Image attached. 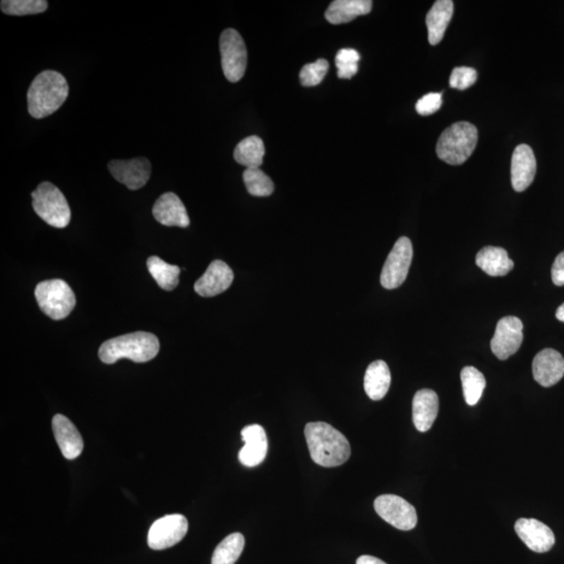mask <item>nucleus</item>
Here are the masks:
<instances>
[{
    "instance_id": "f8f14e48",
    "label": "nucleus",
    "mask_w": 564,
    "mask_h": 564,
    "mask_svg": "<svg viewBox=\"0 0 564 564\" xmlns=\"http://www.w3.org/2000/svg\"><path fill=\"white\" fill-rule=\"evenodd\" d=\"M108 168L115 180L131 191L140 190L148 184L152 172L151 162L145 157L130 161H114L109 162Z\"/></svg>"
},
{
    "instance_id": "cd10ccee",
    "label": "nucleus",
    "mask_w": 564,
    "mask_h": 564,
    "mask_svg": "<svg viewBox=\"0 0 564 564\" xmlns=\"http://www.w3.org/2000/svg\"><path fill=\"white\" fill-rule=\"evenodd\" d=\"M461 381L464 398L468 405H475L479 403L486 387V380L483 373L477 368L464 367L461 372Z\"/></svg>"
},
{
    "instance_id": "dca6fc26",
    "label": "nucleus",
    "mask_w": 564,
    "mask_h": 564,
    "mask_svg": "<svg viewBox=\"0 0 564 564\" xmlns=\"http://www.w3.org/2000/svg\"><path fill=\"white\" fill-rule=\"evenodd\" d=\"M234 275L228 264L215 261L209 264L207 272L195 284V291L202 297H214L231 287Z\"/></svg>"
},
{
    "instance_id": "f3484780",
    "label": "nucleus",
    "mask_w": 564,
    "mask_h": 564,
    "mask_svg": "<svg viewBox=\"0 0 564 564\" xmlns=\"http://www.w3.org/2000/svg\"><path fill=\"white\" fill-rule=\"evenodd\" d=\"M532 370L534 380L539 385L554 386L563 378L564 358L554 349H544L534 357Z\"/></svg>"
},
{
    "instance_id": "2f4dec72",
    "label": "nucleus",
    "mask_w": 564,
    "mask_h": 564,
    "mask_svg": "<svg viewBox=\"0 0 564 564\" xmlns=\"http://www.w3.org/2000/svg\"><path fill=\"white\" fill-rule=\"evenodd\" d=\"M329 64L325 59H319L314 63L307 64L302 69V84L305 87L319 85L328 72Z\"/></svg>"
},
{
    "instance_id": "9b49d317",
    "label": "nucleus",
    "mask_w": 564,
    "mask_h": 564,
    "mask_svg": "<svg viewBox=\"0 0 564 564\" xmlns=\"http://www.w3.org/2000/svg\"><path fill=\"white\" fill-rule=\"evenodd\" d=\"M522 322L514 316L504 317L497 322L495 336L491 340V350L499 360H507L521 349L524 333Z\"/></svg>"
},
{
    "instance_id": "39448f33",
    "label": "nucleus",
    "mask_w": 564,
    "mask_h": 564,
    "mask_svg": "<svg viewBox=\"0 0 564 564\" xmlns=\"http://www.w3.org/2000/svg\"><path fill=\"white\" fill-rule=\"evenodd\" d=\"M33 208L47 224L66 228L72 219V211L62 192L51 182H43L32 192Z\"/></svg>"
},
{
    "instance_id": "0eeeda50",
    "label": "nucleus",
    "mask_w": 564,
    "mask_h": 564,
    "mask_svg": "<svg viewBox=\"0 0 564 564\" xmlns=\"http://www.w3.org/2000/svg\"><path fill=\"white\" fill-rule=\"evenodd\" d=\"M222 68L226 79L231 83L243 79L246 73L248 52L245 41L234 28H227L220 38Z\"/></svg>"
},
{
    "instance_id": "2eb2a0df",
    "label": "nucleus",
    "mask_w": 564,
    "mask_h": 564,
    "mask_svg": "<svg viewBox=\"0 0 564 564\" xmlns=\"http://www.w3.org/2000/svg\"><path fill=\"white\" fill-rule=\"evenodd\" d=\"M244 448L239 452V460L246 467H255L266 459L268 439L266 431L260 425H251L243 428Z\"/></svg>"
},
{
    "instance_id": "4468645a",
    "label": "nucleus",
    "mask_w": 564,
    "mask_h": 564,
    "mask_svg": "<svg viewBox=\"0 0 564 564\" xmlns=\"http://www.w3.org/2000/svg\"><path fill=\"white\" fill-rule=\"evenodd\" d=\"M537 158L530 145H517L511 160V184L521 192L532 184L537 175Z\"/></svg>"
},
{
    "instance_id": "e433bc0d",
    "label": "nucleus",
    "mask_w": 564,
    "mask_h": 564,
    "mask_svg": "<svg viewBox=\"0 0 564 564\" xmlns=\"http://www.w3.org/2000/svg\"><path fill=\"white\" fill-rule=\"evenodd\" d=\"M556 318L561 322H564V303L557 309Z\"/></svg>"
},
{
    "instance_id": "c756f323",
    "label": "nucleus",
    "mask_w": 564,
    "mask_h": 564,
    "mask_svg": "<svg viewBox=\"0 0 564 564\" xmlns=\"http://www.w3.org/2000/svg\"><path fill=\"white\" fill-rule=\"evenodd\" d=\"M0 8L7 15L27 16L43 13L49 4L45 0H3Z\"/></svg>"
},
{
    "instance_id": "a878e982",
    "label": "nucleus",
    "mask_w": 564,
    "mask_h": 564,
    "mask_svg": "<svg viewBox=\"0 0 564 564\" xmlns=\"http://www.w3.org/2000/svg\"><path fill=\"white\" fill-rule=\"evenodd\" d=\"M149 272L161 289L173 291L179 285L180 268L163 262L158 256H151L146 262Z\"/></svg>"
},
{
    "instance_id": "4be33fe9",
    "label": "nucleus",
    "mask_w": 564,
    "mask_h": 564,
    "mask_svg": "<svg viewBox=\"0 0 564 564\" xmlns=\"http://www.w3.org/2000/svg\"><path fill=\"white\" fill-rule=\"evenodd\" d=\"M372 0H336L329 4L325 12V19L332 25H343L367 15L372 10Z\"/></svg>"
},
{
    "instance_id": "6e6552de",
    "label": "nucleus",
    "mask_w": 564,
    "mask_h": 564,
    "mask_svg": "<svg viewBox=\"0 0 564 564\" xmlns=\"http://www.w3.org/2000/svg\"><path fill=\"white\" fill-rule=\"evenodd\" d=\"M413 260V246L410 239L403 237L397 239L388 255L380 274V284L387 290H395L407 279L411 263Z\"/></svg>"
},
{
    "instance_id": "20e7f679",
    "label": "nucleus",
    "mask_w": 564,
    "mask_h": 564,
    "mask_svg": "<svg viewBox=\"0 0 564 564\" xmlns=\"http://www.w3.org/2000/svg\"><path fill=\"white\" fill-rule=\"evenodd\" d=\"M478 144V129L468 121H458L445 129L438 139L439 160L450 166H461L473 155Z\"/></svg>"
},
{
    "instance_id": "393cba45",
    "label": "nucleus",
    "mask_w": 564,
    "mask_h": 564,
    "mask_svg": "<svg viewBox=\"0 0 564 564\" xmlns=\"http://www.w3.org/2000/svg\"><path fill=\"white\" fill-rule=\"evenodd\" d=\"M266 148L262 138L249 137L237 145L234 150V160L247 168H260L262 164Z\"/></svg>"
},
{
    "instance_id": "72a5a7b5",
    "label": "nucleus",
    "mask_w": 564,
    "mask_h": 564,
    "mask_svg": "<svg viewBox=\"0 0 564 564\" xmlns=\"http://www.w3.org/2000/svg\"><path fill=\"white\" fill-rule=\"evenodd\" d=\"M443 94L442 93H427L423 96L416 104L417 114L427 116L431 115L442 108Z\"/></svg>"
},
{
    "instance_id": "b1692460",
    "label": "nucleus",
    "mask_w": 564,
    "mask_h": 564,
    "mask_svg": "<svg viewBox=\"0 0 564 564\" xmlns=\"http://www.w3.org/2000/svg\"><path fill=\"white\" fill-rule=\"evenodd\" d=\"M391 385V372L387 363L375 361L370 364L364 378V388L370 399L380 401L383 399Z\"/></svg>"
},
{
    "instance_id": "1a4fd4ad",
    "label": "nucleus",
    "mask_w": 564,
    "mask_h": 564,
    "mask_svg": "<svg viewBox=\"0 0 564 564\" xmlns=\"http://www.w3.org/2000/svg\"><path fill=\"white\" fill-rule=\"evenodd\" d=\"M374 508L381 519L398 530H412L419 521L412 505L396 495L379 497L374 501Z\"/></svg>"
},
{
    "instance_id": "473e14b6",
    "label": "nucleus",
    "mask_w": 564,
    "mask_h": 564,
    "mask_svg": "<svg viewBox=\"0 0 564 564\" xmlns=\"http://www.w3.org/2000/svg\"><path fill=\"white\" fill-rule=\"evenodd\" d=\"M477 79V70L467 67H456L450 74V85L455 90H466L472 87Z\"/></svg>"
},
{
    "instance_id": "f257e3e1",
    "label": "nucleus",
    "mask_w": 564,
    "mask_h": 564,
    "mask_svg": "<svg viewBox=\"0 0 564 564\" xmlns=\"http://www.w3.org/2000/svg\"><path fill=\"white\" fill-rule=\"evenodd\" d=\"M304 436L311 460L323 467H336L348 462L351 448L348 438L326 422H309Z\"/></svg>"
},
{
    "instance_id": "423d86ee",
    "label": "nucleus",
    "mask_w": 564,
    "mask_h": 564,
    "mask_svg": "<svg viewBox=\"0 0 564 564\" xmlns=\"http://www.w3.org/2000/svg\"><path fill=\"white\" fill-rule=\"evenodd\" d=\"M35 297L41 310L54 320L66 319L75 307V296L66 281L51 279L40 282Z\"/></svg>"
},
{
    "instance_id": "aec40b11",
    "label": "nucleus",
    "mask_w": 564,
    "mask_h": 564,
    "mask_svg": "<svg viewBox=\"0 0 564 564\" xmlns=\"http://www.w3.org/2000/svg\"><path fill=\"white\" fill-rule=\"evenodd\" d=\"M439 411L437 393L430 389H422L413 398V422L417 431L426 433L434 425Z\"/></svg>"
},
{
    "instance_id": "7ed1b4c3",
    "label": "nucleus",
    "mask_w": 564,
    "mask_h": 564,
    "mask_svg": "<svg viewBox=\"0 0 564 564\" xmlns=\"http://www.w3.org/2000/svg\"><path fill=\"white\" fill-rule=\"evenodd\" d=\"M160 349V341L155 334L137 332L106 341L98 350V356L105 364H114L121 358L145 363L153 360Z\"/></svg>"
},
{
    "instance_id": "c9c22d12",
    "label": "nucleus",
    "mask_w": 564,
    "mask_h": 564,
    "mask_svg": "<svg viewBox=\"0 0 564 564\" xmlns=\"http://www.w3.org/2000/svg\"><path fill=\"white\" fill-rule=\"evenodd\" d=\"M356 564H387L383 560H379V558L364 555L357 558Z\"/></svg>"
},
{
    "instance_id": "f704fd0d",
    "label": "nucleus",
    "mask_w": 564,
    "mask_h": 564,
    "mask_svg": "<svg viewBox=\"0 0 564 564\" xmlns=\"http://www.w3.org/2000/svg\"><path fill=\"white\" fill-rule=\"evenodd\" d=\"M552 280L555 286H564V251L558 255L552 267Z\"/></svg>"
},
{
    "instance_id": "6ab92c4d",
    "label": "nucleus",
    "mask_w": 564,
    "mask_h": 564,
    "mask_svg": "<svg viewBox=\"0 0 564 564\" xmlns=\"http://www.w3.org/2000/svg\"><path fill=\"white\" fill-rule=\"evenodd\" d=\"M153 215L164 226L186 228L191 224L184 202L174 192L163 193L157 200Z\"/></svg>"
},
{
    "instance_id": "7c9ffc66",
    "label": "nucleus",
    "mask_w": 564,
    "mask_h": 564,
    "mask_svg": "<svg viewBox=\"0 0 564 564\" xmlns=\"http://www.w3.org/2000/svg\"><path fill=\"white\" fill-rule=\"evenodd\" d=\"M360 59V54L354 49L340 50L336 57L339 78L349 80L355 76L357 73Z\"/></svg>"
},
{
    "instance_id": "5701e85b",
    "label": "nucleus",
    "mask_w": 564,
    "mask_h": 564,
    "mask_svg": "<svg viewBox=\"0 0 564 564\" xmlns=\"http://www.w3.org/2000/svg\"><path fill=\"white\" fill-rule=\"evenodd\" d=\"M475 263L483 271L493 278L507 275L513 271L514 262L510 260L508 252L499 247H484L475 257Z\"/></svg>"
},
{
    "instance_id": "c85d7f7f",
    "label": "nucleus",
    "mask_w": 564,
    "mask_h": 564,
    "mask_svg": "<svg viewBox=\"0 0 564 564\" xmlns=\"http://www.w3.org/2000/svg\"><path fill=\"white\" fill-rule=\"evenodd\" d=\"M247 191L252 196L268 197L274 192V184L261 168H247L243 175Z\"/></svg>"
},
{
    "instance_id": "a211bd4d",
    "label": "nucleus",
    "mask_w": 564,
    "mask_h": 564,
    "mask_svg": "<svg viewBox=\"0 0 564 564\" xmlns=\"http://www.w3.org/2000/svg\"><path fill=\"white\" fill-rule=\"evenodd\" d=\"M52 431L62 455L67 460H74L84 449L83 438L78 428L67 416L57 414L52 419Z\"/></svg>"
},
{
    "instance_id": "f03ea898",
    "label": "nucleus",
    "mask_w": 564,
    "mask_h": 564,
    "mask_svg": "<svg viewBox=\"0 0 564 564\" xmlns=\"http://www.w3.org/2000/svg\"><path fill=\"white\" fill-rule=\"evenodd\" d=\"M68 93L69 86L63 74L55 70H45L34 79L28 88V114L34 119H45L61 107Z\"/></svg>"
},
{
    "instance_id": "ddd939ff",
    "label": "nucleus",
    "mask_w": 564,
    "mask_h": 564,
    "mask_svg": "<svg viewBox=\"0 0 564 564\" xmlns=\"http://www.w3.org/2000/svg\"><path fill=\"white\" fill-rule=\"evenodd\" d=\"M514 528L522 543L537 553H545L555 544L553 531L536 519H521L515 522Z\"/></svg>"
},
{
    "instance_id": "412c9836",
    "label": "nucleus",
    "mask_w": 564,
    "mask_h": 564,
    "mask_svg": "<svg viewBox=\"0 0 564 564\" xmlns=\"http://www.w3.org/2000/svg\"><path fill=\"white\" fill-rule=\"evenodd\" d=\"M454 15V2L438 0L427 15L426 22L428 32V43L437 45L442 43L446 28Z\"/></svg>"
},
{
    "instance_id": "bb28decb",
    "label": "nucleus",
    "mask_w": 564,
    "mask_h": 564,
    "mask_svg": "<svg viewBox=\"0 0 564 564\" xmlns=\"http://www.w3.org/2000/svg\"><path fill=\"white\" fill-rule=\"evenodd\" d=\"M245 537L243 534L232 533L216 546L211 564H234L243 553Z\"/></svg>"
},
{
    "instance_id": "9d476101",
    "label": "nucleus",
    "mask_w": 564,
    "mask_h": 564,
    "mask_svg": "<svg viewBox=\"0 0 564 564\" xmlns=\"http://www.w3.org/2000/svg\"><path fill=\"white\" fill-rule=\"evenodd\" d=\"M188 531L186 517L170 514L161 517L152 525L148 544L151 549L160 551L170 548L184 539Z\"/></svg>"
}]
</instances>
